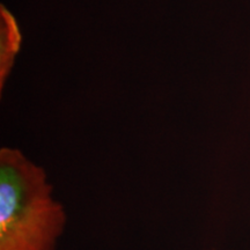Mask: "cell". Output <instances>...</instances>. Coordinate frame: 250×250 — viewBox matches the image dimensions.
Listing matches in <instances>:
<instances>
[{
	"label": "cell",
	"instance_id": "7a4b0ae2",
	"mask_svg": "<svg viewBox=\"0 0 250 250\" xmlns=\"http://www.w3.org/2000/svg\"><path fill=\"white\" fill-rule=\"evenodd\" d=\"M1 27H0V87H4V83L13 66L14 58L20 48L21 36L14 18L1 6Z\"/></svg>",
	"mask_w": 250,
	"mask_h": 250
},
{
	"label": "cell",
	"instance_id": "6da1fadb",
	"mask_svg": "<svg viewBox=\"0 0 250 250\" xmlns=\"http://www.w3.org/2000/svg\"><path fill=\"white\" fill-rule=\"evenodd\" d=\"M65 225L45 170L17 148L0 149V250H55Z\"/></svg>",
	"mask_w": 250,
	"mask_h": 250
}]
</instances>
